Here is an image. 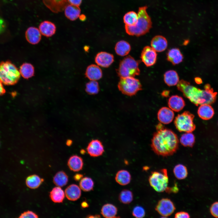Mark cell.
<instances>
[{
    "label": "cell",
    "instance_id": "cell-50",
    "mask_svg": "<svg viewBox=\"0 0 218 218\" xmlns=\"http://www.w3.org/2000/svg\"><path fill=\"white\" fill-rule=\"evenodd\" d=\"M195 82L198 84H201L202 82V81L201 78L199 77H196L195 78Z\"/></svg>",
    "mask_w": 218,
    "mask_h": 218
},
{
    "label": "cell",
    "instance_id": "cell-20",
    "mask_svg": "<svg viewBox=\"0 0 218 218\" xmlns=\"http://www.w3.org/2000/svg\"><path fill=\"white\" fill-rule=\"evenodd\" d=\"M85 75L89 80L96 81L102 78V73L101 70L98 66L92 64L87 68Z\"/></svg>",
    "mask_w": 218,
    "mask_h": 218
},
{
    "label": "cell",
    "instance_id": "cell-53",
    "mask_svg": "<svg viewBox=\"0 0 218 218\" xmlns=\"http://www.w3.org/2000/svg\"><path fill=\"white\" fill-rule=\"evenodd\" d=\"M79 18L81 20L83 21L85 19L86 17L84 15H82L80 16Z\"/></svg>",
    "mask_w": 218,
    "mask_h": 218
},
{
    "label": "cell",
    "instance_id": "cell-14",
    "mask_svg": "<svg viewBox=\"0 0 218 218\" xmlns=\"http://www.w3.org/2000/svg\"><path fill=\"white\" fill-rule=\"evenodd\" d=\"M174 117V113L170 108L166 107L161 108L157 113V118L160 122L164 124L170 123Z\"/></svg>",
    "mask_w": 218,
    "mask_h": 218
},
{
    "label": "cell",
    "instance_id": "cell-29",
    "mask_svg": "<svg viewBox=\"0 0 218 218\" xmlns=\"http://www.w3.org/2000/svg\"><path fill=\"white\" fill-rule=\"evenodd\" d=\"M164 80L167 85L169 86H173L177 84L179 81V77L175 71L171 70L165 73Z\"/></svg>",
    "mask_w": 218,
    "mask_h": 218
},
{
    "label": "cell",
    "instance_id": "cell-3",
    "mask_svg": "<svg viewBox=\"0 0 218 218\" xmlns=\"http://www.w3.org/2000/svg\"><path fill=\"white\" fill-rule=\"evenodd\" d=\"M147 7L144 6L139 8L138 20L135 25L133 26L125 25L126 33L130 35L139 36L143 35L149 31L151 27V18L147 12Z\"/></svg>",
    "mask_w": 218,
    "mask_h": 218
},
{
    "label": "cell",
    "instance_id": "cell-27",
    "mask_svg": "<svg viewBox=\"0 0 218 218\" xmlns=\"http://www.w3.org/2000/svg\"><path fill=\"white\" fill-rule=\"evenodd\" d=\"M131 176L127 170H119L117 173L115 177L116 182L121 185H126L130 182Z\"/></svg>",
    "mask_w": 218,
    "mask_h": 218
},
{
    "label": "cell",
    "instance_id": "cell-25",
    "mask_svg": "<svg viewBox=\"0 0 218 218\" xmlns=\"http://www.w3.org/2000/svg\"><path fill=\"white\" fill-rule=\"evenodd\" d=\"M65 195L64 192L61 187L57 186L53 188L50 192L49 197L53 202L61 203L64 198Z\"/></svg>",
    "mask_w": 218,
    "mask_h": 218
},
{
    "label": "cell",
    "instance_id": "cell-39",
    "mask_svg": "<svg viewBox=\"0 0 218 218\" xmlns=\"http://www.w3.org/2000/svg\"><path fill=\"white\" fill-rule=\"evenodd\" d=\"M132 214L133 216L136 218H141L145 216V212L144 209L142 206H137L133 209Z\"/></svg>",
    "mask_w": 218,
    "mask_h": 218
},
{
    "label": "cell",
    "instance_id": "cell-13",
    "mask_svg": "<svg viewBox=\"0 0 218 218\" xmlns=\"http://www.w3.org/2000/svg\"><path fill=\"white\" fill-rule=\"evenodd\" d=\"M95 62L98 65L104 68L109 67L114 62L113 54L106 52H101L96 55Z\"/></svg>",
    "mask_w": 218,
    "mask_h": 218
},
{
    "label": "cell",
    "instance_id": "cell-12",
    "mask_svg": "<svg viewBox=\"0 0 218 218\" xmlns=\"http://www.w3.org/2000/svg\"><path fill=\"white\" fill-rule=\"evenodd\" d=\"M87 150L89 154L92 157L101 155L104 151L102 143L98 140H93L88 144Z\"/></svg>",
    "mask_w": 218,
    "mask_h": 218
},
{
    "label": "cell",
    "instance_id": "cell-47",
    "mask_svg": "<svg viewBox=\"0 0 218 218\" xmlns=\"http://www.w3.org/2000/svg\"><path fill=\"white\" fill-rule=\"evenodd\" d=\"M5 92V90L4 89L2 83L0 81V96L3 94Z\"/></svg>",
    "mask_w": 218,
    "mask_h": 218
},
{
    "label": "cell",
    "instance_id": "cell-38",
    "mask_svg": "<svg viewBox=\"0 0 218 218\" xmlns=\"http://www.w3.org/2000/svg\"><path fill=\"white\" fill-rule=\"evenodd\" d=\"M85 91L88 94L94 95L98 93L99 87L98 83L95 81H91L86 84Z\"/></svg>",
    "mask_w": 218,
    "mask_h": 218
},
{
    "label": "cell",
    "instance_id": "cell-23",
    "mask_svg": "<svg viewBox=\"0 0 218 218\" xmlns=\"http://www.w3.org/2000/svg\"><path fill=\"white\" fill-rule=\"evenodd\" d=\"M168 61L173 64L176 65L181 62L183 56L180 50L177 48H173L169 50L167 54Z\"/></svg>",
    "mask_w": 218,
    "mask_h": 218
},
{
    "label": "cell",
    "instance_id": "cell-54",
    "mask_svg": "<svg viewBox=\"0 0 218 218\" xmlns=\"http://www.w3.org/2000/svg\"><path fill=\"white\" fill-rule=\"evenodd\" d=\"M80 152L82 154H85V151L84 150L82 149L81 150Z\"/></svg>",
    "mask_w": 218,
    "mask_h": 218
},
{
    "label": "cell",
    "instance_id": "cell-4",
    "mask_svg": "<svg viewBox=\"0 0 218 218\" xmlns=\"http://www.w3.org/2000/svg\"><path fill=\"white\" fill-rule=\"evenodd\" d=\"M19 71L15 66L10 61L0 63V81L6 85L16 84L20 77Z\"/></svg>",
    "mask_w": 218,
    "mask_h": 218
},
{
    "label": "cell",
    "instance_id": "cell-45",
    "mask_svg": "<svg viewBox=\"0 0 218 218\" xmlns=\"http://www.w3.org/2000/svg\"><path fill=\"white\" fill-rule=\"evenodd\" d=\"M5 27V25L4 21L0 18V34L3 31Z\"/></svg>",
    "mask_w": 218,
    "mask_h": 218
},
{
    "label": "cell",
    "instance_id": "cell-32",
    "mask_svg": "<svg viewBox=\"0 0 218 218\" xmlns=\"http://www.w3.org/2000/svg\"><path fill=\"white\" fill-rule=\"evenodd\" d=\"M19 71L22 77L26 79L32 77L34 74V67L29 63L22 64L20 67Z\"/></svg>",
    "mask_w": 218,
    "mask_h": 218
},
{
    "label": "cell",
    "instance_id": "cell-6",
    "mask_svg": "<svg viewBox=\"0 0 218 218\" xmlns=\"http://www.w3.org/2000/svg\"><path fill=\"white\" fill-rule=\"evenodd\" d=\"M148 180L150 185L156 191L162 192L166 191L168 183L167 169H163L152 172Z\"/></svg>",
    "mask_w": 218,
    "mask_h": 218
},
{
    "label": "cell",
    "instance_id": "cell-41",
    "mask_svg": "<svg viewBox=\"0 0 218 218\" xmlns=\"http://www.w3.org/2000/svg\"><path fill=\"white\" fill-rule=\"evenodd\" d=\"M210 210L213 216L218 217V201L214 202L211 205Z\"/></svg>",
    "mask_w": 218,
    "mask_h": 218
},
{
    "label": "cell",
    "instance_id": "cell-52",
    "mask_svg": "<svg viewBox=\"0 0 218 218\" xmlns=\"http://www.w3.org/2000/svg\"><path fill=\"white\" fill-rule=\"evenodd\" d=\"M72 141L70 140H68L66 142V144L68 146H71L72 144Z\"/></svg>",
    "mask_w": 218,
    "mask_h": 218
},
{
    "label": "cell",
    "instance_id": "cell-1",
    "mask_svg": "<svg viewBox=\"0 0 218 218\" xmlns=\"http://www.w3.org/2000/svg\"><path fill=\"white\" fill-rule=\"evenodd\" d=\"M179 140L173 131L167 128L157 130L151 140V146L157 154L164 157L172 155L178 148Z\"/></svg>",
    "mask_w": 218,
    "mask_h": 218
},
{
    "label": "cell",
    "instance_id": "cell-7",
    "mask_svg": "<svg viewBox=\"0 0 218 218\" xmlns=\"http://www.w3.org/2000/svg\"><path fill=\"white\" fill-rule=\"evenodd\" d=\"M118 88L122 94L129 96L135 95L142 89L140 81L134 77L120 78Z\"/></svg>",
    "mask_w": 218,
    "mask_h": 218
},
{
    "label": "cell",
    "instance_id": "cell-18",
    "mask_svg": "<svg viewBox=\"0 0 218 218\" xmlns=\"http://www.w3.org/2000/svg\"><path fill=\"white\" fill-rule=\"evenodd\" d=\"M41 33L46 37H50L53 35L56 31V26L53 23L45 21L41 22L39 26Z\"/></svg>",
    "mask_w": 218,
    "mask_h": 218
},
{
    "label": "cell",
    "instance_id": "cell-28",
    "mask_svg": "<svg viewBox=\"0 0 218 218\" xmlns=\"http://www.w3.org/2000/svg\"><path fill=\"white\" fill-rule=\"evenodd\" d=\"M131 47L130 44L124 40L118 41L116 43L115 47V51L116 54L121 56L127 55Z\"/></svg>",
    "mask_w": 218,
    "mask_h": 218
},
{
    "label": "cell",
    "instance_id": "cell-16",
    "mask_svg": "<svg viewBox=\"0 0 218 218\" xmlns=\"http://www.w3.org/2000/svg\"><path fill=\"white\" fill-rule=\"evenodd\" d=\"M65 195L67 199L71 201L78 200L81 195V189L77 185L73 184L66 188L64 191Z\"/></svg>",
    "mask_w": 218,
    "mask_h": 218
},
{
    "label": "cell",
    "instance_id": "cell-31",
    "mask_svg": "<svg viewBox=\"0 0 218 218\" xmlns=\"http://www.w3.org/2000/svg\"><path fill=\"white\" fill-rule=\"evenodd\" d=\"M68 180V176L64 171H61L57 172L53 178L54 184L57 186L60 187L66 185Z\"/></svg>",
    "mask_w": 218,
    "mask_h": 218
},
{
    "label": "cell",
    "instance_id": "cell-42",
    "mask_svg": "<svg viewBox=\"0 0 218 218\" xmlns=\"http://www.w3.org/2000/svg\"><path fill=\"white\" fill-rule=\"evenodd\" d=\"M190 217L189 213L186 212L180 211L176 213L175 215L176 218H188Z\"/></svg>",
    "mask_w": 218,
    "mask_h": 218
},
{
    "label": "cell",
    "instance_id": "cell-9",
    "mask_svg": "<svg viewBox=\"0 0 218 218\" xmlns=\"http://www.w3.org/2000/svg\"><path fill=\"white\" fill-rule=\"evenodd\" d=\"M175 210L173 203L168 198H163L160 200L155 207L157 212L164 217L170 216Z\"/></svg>",
    "mask_w": 218,
    "mask_h": 218
},
{
    "label": "cell",
    "instance_id": "cell-34",
    "mask_svg": "<svg viewBox=\"0 0 218 218\" xmlns=\"http://www.w3.org/2000/svg\"><path fill=\"white\" fill-rule=\"evenodd\" d=\"M173 172L175 177L179 180L185 179L188 175V171L186 167L182 164H178L176 165L173 168Z\"/></svg>",
    "mask_w": 218,
    "mask_h": 218
},
{
    "label": "cell",
    "instance_id": "cell-51",
    "mask_svg": "<svg viewBox=\"0 0 218 218\" xmlns=\"http://www.w3.org/2000/svg\"><path fill=\"white\" fill-rule=\"evenodd\" d=\"M86 217L89 218H100L101 216L100 215H98V214H96L95 215H88Z\"/></svg>",
    "mask_w": 218,
    "mask_h": 218
},
{
    "label": "cell",
    "instance_id": "cell-17",
    "mask_svg": "<svg viewBox=\"0 0 218 218\" xmlns=\"http://www.w3.org/2000/svg\"><path fill=\"white\" fill-rule=\"evenodd\" d=\"M168 104L169 108L176 112L181 110L185 105L183 99L177 95L171 96L168 99Z\"/></svg>",
    "mask_w": 218,
    "mask_h": 218
},
{
    "label": "cell",
    "instance_id": "cell-8",
    "mask_svg": "<svg viewBox=\"0 0 218 218\" xmlns=\"http://www.w3.org/2000/svg\"><path fill=\"white\" fill-rule=\"evenodd\" d=\"M194 116L189 111H185L175 117L174 124L180 132H191L195 129L193 122Z\"/></svg>",
    "mask_w": 218,
    "mask_h": 218
},
{
    "label": "cell",
    "instance_id": "cell-5",
    "mask_svg": "<svg viewBox=\"0 0 218 218\" xmlns=\"http://www.w3.org/2000/svg\"><path fill=\"white\" fill-rule=\"evenodd\" d=\"M138 66V62L128 55L120 61L117 72L120 78L134 77L140 74Z\"/></svg>",
    "mask_w": 218,
    "mask_h": 218
},
{
    "label": "cell",
    "instance_id": "cell-2",
    "mask_svg": "<svg viewBox=\"0 0 218 218\" xmlns=\"http://www.w3.org/2000/svg\"><path fill=\"white\" fill-rule=\"evenodd\" d=\"M177 89L196 105L210 104L216 99L217 93L210 87L201 90L190 85L189 82L181 80L177 84Z\"/></svg>",
    "mask_w": 218,
    "mask_h": 218
},
{
    "label": "cell",
    "instance_id": "cell-40",
    "mask_svg": "<svg viewBox=\"0 0 218 218\" xmlns=\"http://www.w3.org/2000/svg\"><path fill=\"white\" fill-rule=\"evenodd\" d=\"M38 217V216L36 213L30 210H28L24 212L21 213L18 217V218H37Z\"/></svg>",
    "mask_w": 218,
    "mask_h": 218
},
{
    "label": "cell",
    "instance_id": "cell-26",
    "mask_svg": "<svg viewBox=\"0 0 218 218\" xmlns=\"http://www.w3.org/2000/svg\"><path fill=\"white\" fill-rule=\"evenodd\" d=\"M117 209L114 205L111 203L104 204L101 210V213L103 216L107 218L117 217L116 215Z\"/></svg>",
    "mask_w": 218,
    "mask_h": 218
},
{
    "label": "cell",
    "instance_id": "cell-19",
    "mask_svg": "<svg viewBox=\"0 0 218 218\" xmlns=\"http://www.w3.org/2000/svg\"><path fill=\"white\" fill-rule=\"evenodd\" d=\"M151 47L156 51L161 52L167 48V42L166 38L161 35L154 37L151 42Z\"/></svg>",
    "mask_w": 218,
    "mask_h": 218
},
{
    "label": "cell",
    "instance_id": "cell-24",
    "mask_svg": "<svg viewBox=\"0 0 218 218\" xmlns=\"http://www.w3.org/2000/svg\"><path fill=\"white\" fill-rule=\"evenodd\" d=\"M64 11L66 17L72 21L77 19L81 13V9L78 6L70 4L66 6Z\"/></svg>",
    "mask_w": 218,
    "mask_h": 218
},
{
    "label": "cell",
    "instance_id": "cell-48",
    "mask_svg": "<svg viewBox=\"0 0 218 218\" xmlns=\"http://www.w3.org/2000/svg\"><path fill=\"white\" fill-rule=\"evenodd\" d=\"M170 94V91L168 90H164L161 93V95L164 97H168Z\"/></svg>",
    "mask_w": 218,
    "mask_h": 218
},
{
    "label": "cell",
    "instance_id": "cell-49",
    "mask_svg": "<svg viewBox=\"0 0 218 218\" xmlns=\"http://www.w3.org/2000/svg\"><path fill=\"white\" fill-rule=\"evenodd\" d=\"M81 206L83 208H86L88 207L89 205L87 202L84 201L81 203Z\"/></svg>",
    "mask_w": 218,
    "mask_h": 218
},
{
    "label": "cell",
    "instance_id": "cell-33",
    "mask_svg": "<svg viewBox=\"0 0 218 218\" xmlns=\"http://www.w3.org/2000/svg\"><path fill=\"white\" fill-rule=\"evenodd\" d=\"M195 141L194 136L191 132H186L183 134L180 138L181 144L185 147H193Z\"/></svg>",
    "mask_w": 218,
    "mask_h": 218
},
{
    "label": "cell",
    "instance_id": "cell-11",
    "mask_svg": "<svg viewBox=\"0 0 218 218\" xmlns=\"http://www.w3.org/2000/svg\"><path fill=\"white\" fill-rule=\"evenodd\" d=\"M45 5L51 11L58 13L64 10L69 4L68 0H42Z\"/></svg>",
    "mask_w": 218,
    "mask_h": 218
},
{
    "label": "cell",
    "instance_id": "cell-46",
    "mask_svg": "<svg viewBox=\"0 0 218 218\" xmlns=\"http://www.w3.org/2000/svg\"><path fill=\"white\" fill-rule=\"evenodd\" d=\"M83 177V175L80 173H76L73 177L74 179L76 181H78Z\"/></svg>",
    "mask_w": 218,
    "mask_h": 218
},
{
    "label": "cell",
    "instance_id": "cell-35",
    "mask_svg": "<svg viewBox=\"0 0 218 218\" xmlns=\"http://www.w3.org/2000/svg\"><path fill=\"white\" fill-rule=\"evenodd\" d=\"M79 187L83 191L88 192L92 190L94 186V182L90 177H83L79 183Z\"/></svg>",
    "mask_w": 218,
    "mask_h": 218
},
{
    "label": "cell",
    "instance_id": "cell-37",
    "mask_svg": "<svg viewBox=\"0 0 218 218\" xmlns=\"http://www.w3.org/2000/svg\"><path fill=\"white\" fill-rule=\"evenodd\" d=\"M125 25L133 26L135 25L138 20V15L134 11H130L126 13L123 18Z\"/></svg>",
    "mask_w": 218,
    "mask_h": 218
},
{
    "label": "cell",
    "instance_id": "cell-43",
    "mask_svg": "<svg viewBox=\"0 0 218 218\" xmlns=\"http://www.w3.org/2000/svg\"><path fill=\"white\" fill-rule=\"evenodd\" d=\"M178 188L177 187L176 184L172 187H168L166 189L165 191L168 193H176L178 191Z\"/></svg>",
    "mask_w": 218,
    "mask_h": 218
},
{
    "label": "cell",
    "instance_id": "cell-44",
    "mask_svg": "<svg viewBox=\"0 0 218 218\" xmlns=\"http://www.w3.org/2000/svg\"><path fill=\"white\" fill-rule=\"evenodd\" d=\"M68 1L69 4L78 6L81 5L82 1V0H68Z\"/></svg>",
    "mask_w": 218,
    "mask_h": 218
},
{
    "label": "cell",
    "instance_id": "cell-10",
    "mask_svg": "<svg viewBox=\"0 0 218 218\" xmlns=\"http://www.w3.org/2000/svg\"><path fill=\"white\" fill-rule=\"evenodd\" d=\"M140 58L142 61L147 67L154 65L156 62L157 54L151 47H144L141 53Z\"/></svg>",
    "mask_w": 218,
    "mask_h": 218
},
{
    "label": "cell",
    "instance_id": "cell-21",
    "mask_svg": "<svg viewBox=\"0 0 218 218\" xmlns=\"http://www.w3.org/2000/svg\"><path fill=\"white\" fill-rule=\"evenodd\" d=\"M67 164L71 170L78 172L82 169L84 163L81 157L77 155H73L68 159Z\"/></svg>",
    "mask_w": 218,
    "mask_h": 218
},
{
    "label": "cell",
    "instance_id": "cell-36",
    "mask_svg": "<svg viewBox=\"0 0 218 218\" xmlns=\"http://www.w3.org/2000/svg\"><path fill=\"white\" fill-rule=\"evenodd\" d=\"M133 199V193L128 190H123L119 194V200L123 204H129L131 202Z\"/></svg>",
    "mask_w": 218,
    "mask_h": 218
},
{
    "label": "cell",
    "instance_id": "cell-15",
    "mask_svg": "<svg viewBox=\"0 0 218 218\" xmlns=\"http://www.w3.org/2000/svg\"><path fill=\"white\" fill-rule=\"evenodd\" d=\"M25 35L28 41L33 45L38 44L41 38V33L39 29L35 27H31L28 28Z\"/></svg>",
    "mask_w": 218,
    "mask_h": 218
},
{
    "label": "cell",
    "instance_id": "cell-30",
    "mask_svg": "<svg viewBox=\"0 0 218 218\" xmlns=\"http://www.w3.org/2000/svg\"><path fill=\"white\" fill-rule=\"evenodd\" d=\"M44 181V179L40 178L38 175L33 174L27 177L25 183L28 188L35 189L38 188Z\"/></svg>",
    "mask_w": 218,
    "mask_h": 218
},
{
    "label": "cell",
    "instance_id": "cell-22",
    "mask_svg": "<svg viewBox=\"0 0 218 218\" xmlns=\"http://www.w3.org/2000/svg\"><path fill=\"white\" fill-rule=\"evenodd\" d=\"M197 113L201 118L207 120L212 117L214 114V111L210 104H205L200 105Z\"/></svg>",
    "mask_w": 218,
    "mask_h": 218
}]
</instances>
